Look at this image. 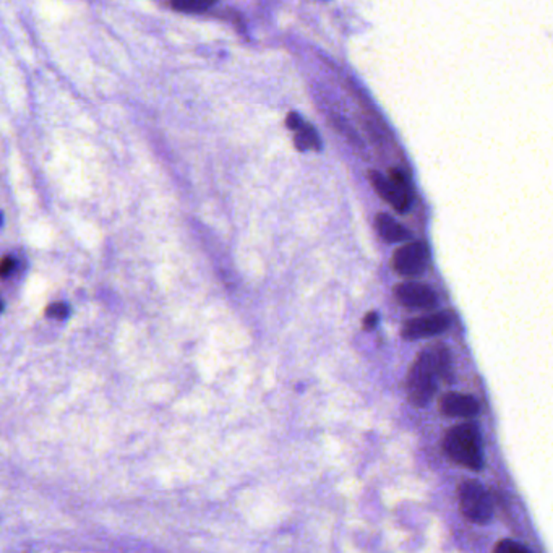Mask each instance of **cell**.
<instances>
[{"instance_id":"8","label":"cell","mask_w":553,"mask_h":553,"mask_svg":"<svg viewBox=\"0 0 553 553\" xmlns=\"http://www.w3.org/2000/svg\"><path fill=\"white\" fill-rule=\"evenodd\" d=\"M440 411L446 417L474 419L478 414V402L470 394L446 393L440 399Z\"/></svg>"},{"instance_id":"3","label":"cell","mask_w":553,"mask_h":553,"mask_svg":"<svg viewBox=\"0 0 553 553\" xmlns=\"http://www.w3.org/2000/svg\"><path fill=\"white\" fill-rule=\"evenodd\" d=\"M460 510L474 524H487L494 516V503L480 482L470 478L458 488Z\"/></svg>"},{"instance_id":"15","label":"cell","mask_w":553,"mask_h":553,"mask_svg":"<svg viewBox=\"0 0 553 553\" xmlns=\"http://www.w3.org/2000/svg\"><path fill=\"white\" fill-rule=\"evenodd\" d=\"M377 313H375V312H369V313L365 315V319H364V329H365V331H372V329L377 328Z\"/></svg>"},{"instance_id":"5","label":"cell","mask_w":553,"mask_h":553,"mask_svg":"<svg viewBox=\"0 0 553 553\" xmlns=\"http://www.w3.org/2000/svg\"><path fill=\"white\" fill-rule=\"evenodd\" d=\"M448 328H450V317L443 312H438V313H430L426 317L406 321L402 327L401 335L408 341H416L422 338L440 335Z\"/></svg>"},{"instance_id":"14","label":"cell","mask_w":553,"mask_h":553,"mask_svg":"<svg viewBox=\"0 0 553 553\" xmlns=\"http://www.w3.org/2000/svg\"><path fill=\"white\" fill-rule=\"evenodd\" d=\"M15 268L13 259H4L0 261V277H7Z\"/></svg>"},{"instance_id":"13","label":"cell","mask_w":553,"mask_h":553,"mask_svg":"<svg viewBox=\"0 0 553 553\" xmlns=\"http://www.w3.org/2000/svg\"><path fill=\"white\" fill-rule=\"evenodd\" d=\"M302 124H303V122H302L297 112H289V116L285 118V126H287L289 130L295 132V130H299V128H301Z\"/></svg>"},{"instance_id":"16","label":"cell","mask_w":553,"mask_h":553,"mask_svg":"<svg viewBox=\"0 0 553 553\" xmlns=\"http://www.w3.org/2000/svg\"><path fill=\"white\" fill-rule=\"evenodd\" d=\"M48 315L50 317H57V319H64L67 315V307L66 305H56V307H50Z\"/></svg>"},{"instance_id":"6","label":"cell","mask_w":553,"mask_h":553,"mask_svg":"<svg viewBox=\"0 0 553 553\" xmlns=\"http://www.w3.org/2000/svg\"><path fill=\"white\" fill-rule=\"evenodd\" d=\"M394 297L398 302L409 309L430 311L436 307V294L426 285L406 281L394 287Z\"/></svg>"},{"instance_id":"11","label":"cell","mask_w":553,"mask_h":553,"mask_svg":"<svg viewBox=\"0 0 553 553\" xmlns=\"http://www.w3.org/2000/svg\"><path fill=\"white\" fill-rule=\"evenodd\" d=\"M213 5L215 2H206V0H182V2H174L172 9L190 12V13H201V12L210 10Z\"/></svg>"},{"instance_id":"4","label":"cell","mask_w":553,"mask_h":553,"mask_svg":"<svg viewBox=\"0 0 553 553\" xmlns=\"http://www.w3.org/2000/svg\"><path fill=\"white\" fill-rule=\"evenodd\" d=\"M430 253L422 242H411L396 249L391 259L393 269L401 276H419L428 267Z\"/></svg>"},{"instance_id":"7","label":"cell","mask_w":553,"mask_h":553,"mask_svg":"<svg viewBox=\"0 0 553 553\" xmlns=\"http://www.w3.org/2000/svg\"><path fill=\"white\" fill-rule=\"evenodd\" d=\"M369 177L378 195H380L386 203H390L394 210H398L399 213H406V211L409 210V206H411L412 203L411 190H406V189L396 187L393 182L388 180V177L380 174L377 171H372Z\"/></svg>"},{"instance_id":"12","label":"cell","mask_w":553,"mask_h":553,"mask_svg":"<svg viewBox=\"0 0 553 553\" xmlns=\"http://www.w3.org/2000/svg\"><path fill=\"white\" fill-rule=\"evenodd\" d=\"M494 553H531L524 545H521L520 542H514L510 539H505L500 540L498 544L495 545Z\"/></svg>"},{"instance_id":"9","label":"cell","mask_w":553,"mask_h":553,"mask_svg":"<svg viewBox=\"0 0 553 553\" xmlns=\"http://www.w3.org/2000/svg\"><path fill=\"white\" fill-rule=\"evenodd\" d=\"M375 227H377L380 237L386 241V242H402V241H408L411 237L409 231L406 227L399 224L398 221H394L390 215H385V213L377 215Z\"/></svg>"},{"instance_id":"10","label":"cell","mask_w":553,"mask_h":553,"mask_svg":"<svg viewBox=\"0 0 553 553\" xmlns=\"http://www.w3.org/2000/svg\"><path fill=\"white\" fill-rule=\"evenodd\" d=\"M294 143L301 151H319L320 138L311 124H302L299 130L294 132Z\"/></svg>"},{"instance_id":"1","label":"cell","mask_w":553,"mask_h":553,"mask_svg":"<svg viewBox=\"0 0 553 553\" xmlns=\"http://www.w3.org/2000/svg\"><path fill=\"white\" fill-rule=\"evenodd\" d=\"M436 378L448 383L452 382V359L443 344H436L420 352L412 364L406 380V391L414 406H427L436 391Z\"/></svg>"},{"instance_id":"2","label":"cell","mask_w":553,"mask_h":553,"mask_svg":"<svg viewBox=\"0 0 553 553\" xmlns=\"http://www.w3.org/2000/svg\"><path fill=\"white\" fill-rule=\"evenodd\" d=\"M443 450L452 461L470 470H484L482 440L474 424H460L446 432Z\"/></svg>"}]
</instances>
